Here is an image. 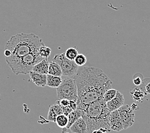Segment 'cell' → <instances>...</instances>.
<instances>
[{
    "label": "cell",
    "mask_w": 150,
    "mask_h": 133,
    "mask_svg": "<svg viewBox=\"0 0 150 133\" xmlns=\"http://www.w3.org/2000/svg\"><path fill=\"white\" fill-rule=\"evenodd\" d=\"M77 88V107L83 109L88 104L103 97L111 88L112 82L102 70L86 67L77 72L73 78Z\"/></svg>",
    "instance_id": "obj_1"
},
{
    "label": "cell",
    "mask_w": 150,
    "mask_h": 133,
    "mask_svg": "<svg viewBox=\"0 0 150 133\" xmlns=\"http://www.w3.org/2000/svg\"><path fill=\"white\" fill-rule=\"evenodd\" d=\"M132 97L135 102H142L146 96V93L141 88H135L130 91Z\"/></svg>",
    "instance_id": "obj_15"
},
{
    "label": "cell",
    "mask_w": 150,
    "mask_h": 133,
    "mask_svg": "<svg viewBox=\"0 0 150 133\" xmlns=\"http://www.w3.org/2000/svg\"><path fill=\"white\" fill-rule=\"evenodd\" d=\"M74 62L79 67H82L87 62V58L83 54H78V55L75 58Z\"/></svg>",
    "instance_id": "obj_22"
},
{
    "label": "cell",
    "mask_w": 150,
    "mask_h": 133,
    "mask_svg": "<svg viewBox=\"0 0 150 133\" xmlns=\"http://www.w3.org/2000/svg\"><path fill=\"white\" fill-rule=\"evenodd\" d=\"M52 61L59 65L62 70L63 75L65 77H74L77 73L79 66L74 61L68 59L65 53L56 55Z\"/></svg>",
    "instance_id": "obj_6"
},
{
    "label": "cell",
    "mask_w": 150,
    "mask_h": 133,
    "mask_svg": "<svg viewBox=\"0 0 150 133\" xmlns=\"http://www.w3.org/2000/svg\"><path fill=\"white\" fill-rule=\"evenodd\" d=\"M31 81L38 87H45L47 86V74H42L31 71L29 73Z\"/></svg>",
    "instance_id": "obj_11"
},
{
    "label": "cell",
    "mask_w": 150,
    "mask_h": 133,
    "mask_svg": "<svg viewBox=\"0 0 150 133\" xmlns=\"http://www.w3.org/2000/svg\"><path fill=\"white\" fill-rule=\"evenodd\" d=\"M63 79L59 76L47 74V86L51 88H57L61 85Z\"/></svg>",
    "instance_id": "obj_17"
},
{
    "label": "cell",
    "mask_w": 150,
    "mask_h": 133,
    "mask_svg": "<svg viewBox=\"0 0 150 133\" xmlns=\"http://www.w3.org/2000/svg\"><path fill=\"white\" fill-rule=\"evenodd\" d=\"M82 117V111L81 109L77 107L76 110L72 111L69 115H68V118H69V122H68V125L66 127V128L62 129V133H65L67 131V129H69L70 127L75 123V122L79 118Z\"/></svg>",
    "instance_id": "obj_13"
},
{
    "label": "cell",
    "mask_w": 150,
    "mask_h": 133,
    "mask_svg": "<svg viewBox=\"0 0 150 133\" xmlns=\"http://www.w3.org/2000/svg\"><path fill=\"white\" fill-rule=\"evenodd\" d=\"M130 107H131L132 110H133L134 111H135V110H138L139 109V106L137 105V104H136V103H133V104H132Z\"/></svg>",
    "instance_id": "obj_28"
},
{
    "label": "cell",
    "mask_w": 150,
    "mask_h": 133,
    "mask_svg": "<svg viewBox=\"0 0 150 133\" xmlns=\"http://www.w3.org/2000/svg\"><path fill=\"white\" fill-rule=\"evenodd\" d=\"M69 122V118L68 116L65 115V114H61L56 117L55 123H56L57 125L62 129L66 128Z\"/></svg>",
    "instance_id": "obj_18"
},
{
    "label": "cell",
    "mask_w": 150,
    "mask_h": 133,
    "mask_svg": "<svg viewBox=\"0 0 150 133\" xmlns=\"http://www.w3.org/2000/svg\"><path fill=\"white\" fill-rule=\"evenodd\" d=\"M133 83L136 86H141L142 83V80L141 77H136L134 78L133 80Z\"/></svg>",
    "instance_id": "obj_24"
},
{
    "label": "cell",
    "mask_w": 150,
    "mask_h": 133,
    "mask_svg": "<svg viewBox=\"0 0 150 133\" xmlns=\"http://www.w3.org/2000/svg\"><path fill=\"white\" fill-rule=\"evenodd\" d=\"M38 53L43 58L48 59L51 54V49L49 47L45 46V45L42 46L40 47V49H39Z\"/></svg>",
    "instance_id": "obj_20"
},
{
    "label": "cell",
    "mask_w": 150,
    "mask_h": 133,
    "mask_svg": "<svg viewBox=\"0 0 150 133\" xmlns=\"http://www.w3.org/2000/svg\"><path fill=\"white\" fill-rule=\"evenodd\" d=\"M78 51L75 48H70L66 50L65 55L68 59L74 61L75 58L78 55Z\"/></svg>",
    "instance_id": "obj_21"
},
{
    "label": "cell",
    "mask_w": 150,
    "mask_h": 133,
    "mask_svg": "<svg viewBox=\"0 0 150 133\" xmlns=\"http://www.w3.org/2000/svg\"><path fill=\"white\" fill-rule=\"evenodd\" d=\"M82 111V117L86 122L88 133L100 128L111 131L109 125L110 112L107 107L106 102L103 98L84 107Z\"/></svg>",
    "instance_id": "obj_2"
},
{
    "label": "cell",
    "mask_w": 150,
    "mask_h": 133,
    "mask_svg": "<svg viewBox=\"0 0 150 133\" xmlns=\"http://www.w3.org/2000/svg\"><path fill=\"white\" fill-rule=\"evenodd\" d=\"M109 125L111 131L120 132L123 130V125L118 110L110 112L109 116Z\"/></svg>",
    "instance_id": "obj_8"
},
{
    "label": "cell",
    "mask_w": 150,
    "mask_h": 133,
    "mask_svg": "<svg viewBox=\"0 0 150 133\" xmlns=\"http://www.w3.org/2000/svg\"><path fill=\"white\" fill-rule=\"evenodd\" d=\"M109 131L108 130H107L103 128H100L98 129H96V130L93 131L92 133H108Z\"/></svg>",
    "instance_id": "obj_26"
},
{
    "label": "cell",
    "mask_w": 150,
    "mask_h": 133,
    "mask_svg": "<svg viewBox=\"0 0 150 133\" xmlns=\"http://www.w3.org/2000/svg\"><path fill=\"white\" fill-rule=\"evenodd\" d=\"M48 74L55 75V76L62 77L63 75V73L59 65L52 60L51 62H49Z\"/></svg>",
    "instance_id": "obj_16"
},
{
    "label": "cell",
    "mask_w": 150,
    "mask_h": 133,
    "mask_svg": "<svg viewBox=\"0 0 150 133\" xmlns=\"http://www.w3.org/2000/svg\"><path fill=\"white\" fill-rule=\"evenodd\" d=\"M49 66V62H48V59L44 58L35 65L32 71L42 74H48Z\"/></svg>",
    "instance_id": "obj_14"
},
{
    "label": "cell",
    "mask_w": 150,
    "mask_h": 133,
    "mask_svg": "<svg viewBox=\"0 0 150 133\" xmlns=\"http://www.w3.org/2000/svg\"><path fill=\"white\" fill-rule=\"evenodd\" d=\"M146 94H150V80L149 79V82H148L146 84L145 87L144 88H141Z\"/></svg>",
    "instance_id": "obj_25"
},
{
    "label": "cell",
    "mask_w": 150,
    "mask_h": 133,
    "mask_svg": "<svg viewBox=\"0 0 150 133\" xmlns=\"http://www.w3.org/2000/svg\"><path fill=\"white\" fill-rule=\"evenodd\" d=\"M117 110L122 121L123 129L125 130L132 127L135 122V114L131 107L127 104H124Z\"/></svg>",
    "instance_id": "obj_7"
},
{
    "label": "cell",
    "mask_w": 150,
    "mask_h": 133,
    "mask_svg": "<svg viewBox=\"0 0 150 133\" xmlns=\"http://www.w3.org/2000/svg\"><path fill=\"white\" fill-rule=\"evenodd\" d=\"M42 39L33 33H17L12 36L6 42L5 49L12 53L10 56L23 57L28 54L37 52L44 46Z\"/></svg>",
    "instance_id": "obj_3"
},
{
    "label": "cell",
    "mask_w": 150,
    "mask_h": 133,
    "mask_svg": "<svg viewBox=\"0 0 150 133\" xmlns=\"http://www.w3.org/2000/svg\"><path fill=\"white\" fill-rule=\"evenodd\" d=\"M117 93V90L113 88H110L108 90H106L104 93V94L103 95V99L104 100L105 102H108L110 101V100H112L114 97L116 96Z\"/></svg>",
    "instance_id": "obj_19"
},
{
    "label": "cell",
    "mask_w": 150,
    "mask_h": 133,
    "mask_svg": "<svg viewBox=\"0 0 150 133\" xmlns=\"http://www.w3.org/2000/svg\"><path fill=\"white\" fill-rule=\"evenodd\" d=\"M4 55H5V57H10V56L12 55V53H11V51H10L9 49H5Z\"/></svg>",
    "instance_id": "obj_27"
},
{
    "label": "cell",
    "mask_w": 150,
    "mask_h": 133,
    "mask_svg": "<svg viewBox=\"0 0 150 133\" xmlns=\"http://www.w3.org/2000/svg\"><path fill=\"white\" fill-rule=\"evenodd\" d=\"M57 97L58 99H67L70 100L77 102V88L74 79L70 77H65L56 88Z\"/></svg>",
    "instance_id": "obj_5"
},
{
    "label": "cell",
    "mask_w": 150,
    "mask_h": 133,
    "mask_svg": "<svg viewBox=\"0 0 150 133\" xmlns=\"http://www.w3.org/2000/svg\"><path fill=\"white\" fill-rule=\"evenodd\" d=\"M125 98L121 92L117 91L116 95L110 101L106 102L107 107L109 112H112L114 110H118L123 105H124Z\"/></svg>",
    "instance_id": "obj_9"
},
{
    "label": "cell",
    "mask_w": 150,
    "mask_h": 133,
    "mask_svg": "<svg viewBox=\"0 0 150 133\" xmlns=\"http://www.w3.org/2000/svg\"><path fill=\"white\" fill-rule=\"evenodd\" d=\"M61 114H63V111L62 107L59 104L56 103L52 106H50L47 118V120L49 122H55L56 117Z\"/></svg>",
    "instance_id": "obj_12"
},
{
    "label": "cell",
    "mask_w": 150,
    "mask_h": 133,
    "mask_svg": "<svg viewBox=\"0 0 150 133\" xmlns=\"http://www.w3.org/2000/svg\"><path fill=\"white\" fill-rule=\"evenodd\" d=\"M43 59L38 51L28 54L23 57H5L7 65L17 75L28 74L33 70V67Z\"/></svg>",
    "instance_id": "obj_4"
},
{
    "label": "cell",
    "mask_w": 150,
    "mask_h": 133,
    "mask_svg": "<svg viewBox=\"0 0 150 133\" xmlns=\"http://www.w3.org/2000/svg\"><path fill=\"white\" fill-rule=\"evenodd\" d=\"M70 100L67 99H58V100H56V103L59 104V106H62V107L68 106L70 104Z\"/></svg>",
    "instance_id": "obj_23"
},
{
    "label": "cell",
    "mask_w": 150,
    "mask_h": 133,
    "mask_svg": "<svg viewBox=\"0 0 150 133\" xmlns=\"http://www.w3.org/2000/svg\"><path fill=\"white\" fill-rule=\"evenodd\" d=\"M69 129L72 133H88L86 122L82 117L75 122Z\"/></svg>",
    "instance_id": "obj_10"
}]
</instances>
